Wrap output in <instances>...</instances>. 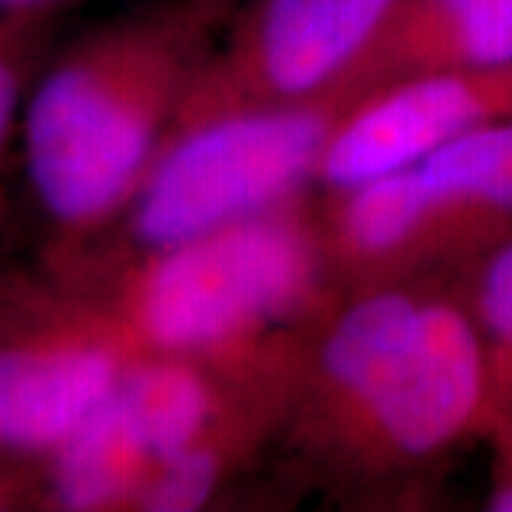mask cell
<instances>
[{
	"label": "cell",
	"mask_w": 512,
	"mask_h": 512,
	"mask_svg": "<svg viewBox=\"0 0 512 512\" xmlns=\"http://www.w3.org/2000/svg\"><path fill=\"white\" fill-rule=\"evenodd\" d=\"M512 66V0H399L342 94L430 72Z\"/></svg>",
	"instance_id": "9c48e42d"
},
{
	"label": "cell",
	"mask_w": 512,
	"mask_h": 512,
	"mask_svg": "<svg viewBox=\"0 0 512 512\" xmlns=\"http://www.w3.org/2000/svg\"><path fill=\"white\" fill-rule=\"evenodd\" d=\"M493 370V393H495V427L512 421V350L507 356L490 362ZM493 427V430H495Z\"/></svg>",
	"instance_id": "5bb4252c"
},
{
	"label": "cell",
	"mask_w": 512,
	"mask_h": 512,
	"mask_svg": "<svg viewBox=\"0 0 512 512\" xmlns=\"http://www.w3.org/2000/svg\"><path fill=\"white\" fill-rule=\"evenodd\" d=\"M211 3L103 26L46 66L23 106L26 171L46 220L83 239L126 211L191 92Z\"/></svg>",
	"instance_id": "6da1fadb"
},
{
	"label": "cell",
	"mask_w": 512,
	"mask_h": 512,
	"mask_svg": "<svg viewBox=\"0 0 512 512\" xmlns=\"http://www.w3.org/2000/svg\"><path fill=\"white\" fill-rule=\"evenodd\" d=\"M342 424L399 458L439 456L470 433H493L490 353L467 305L421 296L404 342Z\"/></svg>",
	"instance_id": "5b68a950"
},
{
	"label": "cell",
	"mask_w": 512,
	"mask_h": 512,
	"mask_svg": "<svg viewBox=\"0 0 512 512\" xmlns=\"http://www.w3.org/2000/svg\"><path fill=\"white\" fill-rule=\"evenodd\" d=\"M46 20H0V163L35 83Z\"/></svg>",
	"instance_id": "7c38bea8"
},
{
	"label": "cell",
	"mask_w": 512,
	"mask_h": 512,
	"mask_svg": "<svg viewBox=\"0 0 512 512\" xmlns=\"http://www.w3.org/2000/svg\"><path fill=\"white\" fill-rule=\"evenodd\" d=\"M493 433L498 436V441H501V447L512 450V421H510V424H498Z\"/></svg>",
	"instance_id": "e0dca14e"
},
{
	"label": "cell",
	"mask_w": 512,
	"mask_h": 512,
	"mask_svg": "<svg viewBox=\"0 0 512 512\" xmlns=\"http://www.w3.org/2000/svg\"><path fill=\"white\" fill-rule=\"evenodd\" d=\"M217 416L202 367L183 356L137 353L92 416L43 461L46 501L77 512L134 507L148 478Z\"/></svg>",
	"instance_id": "277c9868"
},
{
	"label": "cell",
	"mask_w": 512,
	"mask_h": 512,
	"mask_svg": "<svg viewBox=\"0 0 512 512\" xmlns=\"http://www.w3.org/2000/svg\"><path fill=\"white\" fill-rule=\"evenodd\" d=\"M222 470H225V433L220 430V416H217V421L200 439L185 447L183 453L168 458L148 478L134 507L157 512L200 510L217 490Z\"/></svg>",
	"instance_id": "30bf717a"
},
{
	"label": "cell",
	"mask_w": 512,
	"mask_h": 512,
	"mask_svg": "<svg viewBox=\"0 0 512 512\" xmlns=\"http://www.w3.org/2000/svg\"><path fill=\"white\" fill-rule=\"evenodd\" d=\"M143 353L117 319L40 305L0 325V453L46 461Z\"/></svg>",
	"instance_id": "8992f818"
},
{
	"label": "cell",
	"mask_w": 512,
	"mask_h": 512,
	"mask_svg": "<svg viewBox=\"0 0 512 512\" xmlns=\"http://www.w3.org/2000/svg\"><path fill=\"white\" fill-rule=\"evenodd\" d=\"M69 0H0V20H49Z\"/></svg>",
	"instance_id": "9a60e30c"
},
{
	"label": "cell",
	"mask_w": 512,
	"mask_h": 512,
	"mask_svg": "<svg viewBox=\"0 0 512 512\" xmlns=\"http://www.w3.org/2000/svg\"><path fill=\"white\" fill-rule=\"evenodd\" d=\"M319 256L316 231L282 205L151 251L114 313L137 350L191 362L225 356L302 308Z\"/></svg>",
	"instance_id": "7a4b0ae2"
},
{
	"label": "cell",
	"mask_w": 512,
	"mask_h": 512,
	"mask_svg": "<svg viewBox=\"0 0 512 512\" xmlns=\"http://www.w3.org/2000/svg\"><path fill=\"white\" fill-rule=\"evenodd\" d=\"M40 498L46 501V481L32 473V461L0 453V510H20Z\"/></svg>",
	"instance_id": "4fadbf2b"
},
{
	"label": "cell",
	"mask_w": 512,
	"mask_h": 512,
	"mask_svg": "<svg viewBox=\"0 0 512 512\" xmlns=\"http://www.w3.org/2000/svg\"><path fill=\"white\" fill-rule=\"evenodd\" d=\"M467 311L487 342L490 362L507 356L512 350V234L481 251Z\"/></svg>",
	"instance_id": "8fae6325"
},
{
	"label": "cell",
	"mask_w": 512,
	"mask_h": 512,
	"mask_svg": "<svg viewBox=\"0 0 512 512\" xmlns=\"http://www.w3.org/2000/svg\"><path fill=\"white\" fill-rule=\"evenodd\" d=\"M350 103L348 94H328L188 114L128 202L134 237L163 251L282 208L316 180Z\"/></svg>",
	"instance_id": "3957f363"
},
{
	"label": "cell",
	"mask_w": 512,
	"mask_h": 512,
	"mask_svg": "<svg viewBox=\"0 0 512 512\" xmlns=\"http://www.w3.org/2000/svg\"><path fill=\"white\" fill-rule=\"evenodd\" d=\"M399 0H262L225 77L191 86L180 114L342 94ZM177 114V117H180Z\"/></svg>",
	"instance_id": "52a82bcc"
},
{
	"label": "cell",
	"mask_w": 512,
	"mask_h": 512,
	"mask_svg": "<svg viewBox=\"0 0 512 512\" xmlns=\"http://www.w3.org/2000/svg\"><path fill=\"white\" fill-rule=\"evenodd\" d=\"M501 470L495 473L493 490L487 498V507L495 512H512V450L501 447Z\"/></svg>",
	"instance_id": "2e32d148"
},
{
	"label": "cell",
	"mask_w": 512,
	"mask_h": 512,
	"mask_svg": "<svg viewBox=\"0 0 512 512\" xmlns=\"http://www.w3.org/2000/svg\"><path fill=\"white\" fill-rule=\"evenodd\" d=\"M504 120H512V66L402 77L353 97L316 180L342 194Z\"/></svg>",
	"instance_id": "ba28073f"
}]
</instances>
